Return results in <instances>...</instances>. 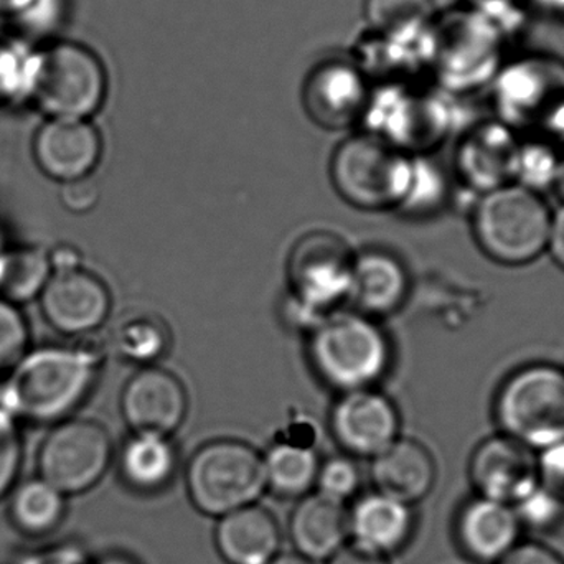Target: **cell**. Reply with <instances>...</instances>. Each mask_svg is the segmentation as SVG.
<instances>
[{"instance_id":"28","label":"cell","mask_w":564,"mask_h":564,"mask_svg":"<svg viewBox=\"0 0 564 564\" xmlns=\"http://www.w3.org/2000/svg\"><path fill=\"white\" fill-rule=\"evenodd\" d=\"M65 512V496L45 480L22 484L12 500L13 522L30 535L52 532Z\"/></svg>"},{"instance_id":"39","label":"cell","mask_w":564,"mask_h":564,"mask_svg":"<svg viewBox=\"0 0 564 564\" xmlns=\"http://www.w3.org/2000/svg\"><path fill=\"white\" fill-rule=\"evenodd\" d=\"M497 564H564L555 552L542 543H519L509 555Z\"/></svg>"},{"instance_id":"9","label":"cell","mask_w":564,"mask_h":564,"mask_svg":"<svg viewBox=\"0 0 564 564\" xmlns=\"http://www.w3.org/2000/svg\"><path fill=\"white\" fill-rule=\"evenodd\" d=\"M351 267L354 254L340 237L328 231L304 235L289 254L288 299L324 321L348 299Z\"/></svg>"},{"instance_id":"27","label":"cell","mask_w":564,"mask_h":564,"mask_svg":"<svg viewBox=\"0 0 564 564\" xmlns=\"http://www.w3.org/2000/svg\"><path fill=\"white\" fill-rule=\"evenodd\" d=\"M365 17L381 39L406 43L430 29L433 0H365Z\"/></svg>"},{"instance_id":"44","label":"cell","mask_w":564,"mask_h":564,"mask_svg":"<svg viewBox=\"0 0 564 564\" xmlns=\"http://www.w3.org/2000/svg\"><path fill=\"white\" fill-rule=\"evenodd\" d=\"M32 0H0V19H10Z\"/></svg>"},{"instance_id":"40","label":"cell","mask_w":564,"mask_h":564,"mask_svg":"<svg viewBox=\"0 0 564 564\" xmlns=\"http://www.w3.org/2000/svg\"><path fill=\"white\" fill-rule=\"evenodd\" d=\"M50 263L53 271L75 270L83 267V254L78 248L69 243L50 248Z\"/></svg>"},{"instance_id":"35","label":"cell","mask_w":564,"mask_h":564,"mask_svg":"<svg viewBox=\"0 0 564 564\" xmlns=\"http://www.w3.org/2000/svg\"><path fill=\"white\" fill-rule=\"evenodd\" d=\"M315 484L318 486V494L344 503L357 494L360 487V470L350 457H332L318 467Z\"/></svg>"},{"instance_id":"14","label":"cell","mask_w":564,"mask_h":564,"mask_svg":"<svg viewBox=\"0 0 564 564\" xmlns=\"http://www.w3.org/2000/svg\"><path fill=\"white\" fill-rule=\"evenodd\" d=\"M400 413L375 388L340 394L332 408L330 430L350 456L377 457L398 440Z\"/></svg>"},{"instance_id":"41","label":"cell","mask_w":564,"mask_h":564,"mask_svg":"<svg viewBox=\"0 0 564 564\" xmlns=\"http://www.w3.org/2000/svg\"><path fill=\"white\" fill-rule=\"evenodd\" d=\"M553 261L564 270V205L552 217V228H550L549 248Z\"/></svg>"},{"instance_id":"45","label":"cell","mask_w":564,"mask_h":564,"mask_svg":"<svg viewBox=\"0 0 564 564\" xmlns=\"http://www.w3.org/2000/svg\"><path fill=\"white\" fill-rule=\"evenodd\" d=\"M268 564H312V562H308L299 553H280L273 562Z\"/></svg>"},{"instance_id":"19","label":"cell","mask_w":564,"mask_h":564,"mask_svg":"<svg viewBox=\"0 0 564 564\" xmlns=\"http://www.w3.org/2000/svg\"><path fill=\"white\" fill-rule=\"evenodd\" d=\"M413 529L411 506L380 492L361 497L348 513V535L355 546L383 558L403 549Z\"/></svg>"},{"instance_id":"17","label":"cell","mask_w":564,"mask_h":564,"mask_svg":"<svg viewBox=\"0 0 564 564\" xmlns=\"http://www.w3.org/2000/svg\"><path fill=\"white\" fill-rule=\"evenodd\" d=\"M408 292L410 276L400 258L378 248L355 254L348 299L360 314L371 318L393 314L406 301Z\"/></svg>"},{"instance_id":"26","label":"cell","mask_w":564,"mask_h":564,"mask_svg":"<svg viewBox=\"0 0 564 564\" xmlns=\"http://www.w3.org/2000/svg\"><path fill=\"white\" fill-rule=\"evenodd\" d=\"M112 347L131 364L152 367L171 347V330L154 312H129L112 330Z\"/></svg>"},{"instance_id":"33","label":"cell","mask_w":564,"mask_h":564,"mask_svg":"<svg viewBox=\"0 0 564 564\" xmlns=\"http://www.w3.org/2000/svg\"><path fill=\"white\" fill-rule=\"evenodd\" d=\"M560 159L542 145L520 148L517 161L516 184L542 195L545 188H553Z\"/></svg>"},{"instance_id":"25","label":"cell","mask_w":564,"mask_h":564,"mask_svg":"<svg viewBox=\"0 0 564 564\" xmlns=\"http://www.w3.org/2000/svg\"><path fill=\"white\" fill-rule=\"evenodd\" d=\"M267 487L284 499L304 497L317 482L318 460L314 447L278 441L263 456Z\"/></svg>"},{"instance_id":"8","label":"cell","mask_w":564,"mask_h":564,"mask_svg":"<svg viewBox=\"0 0 564 564\" xmlns=\"http://www.w3.org/2000/svg\"><path fill=\"white\" fill-rule=\"evenodd\" d=\"M112 459L109 431L98 421L68 417L53 424L39 451L40 479L63 496L86 492Z\"/></svg>"},{"instance_id":"47","label":"cell","mask_w":564,"mask_h":564,"mask_svg":"<svg viewBox=\"0 0 564 564\" xmlns=\"http://www.w3.org/2000/svg\"><path fill=\"white\" fill-rule=\"evenodd\" d=\"M99 564H135L128 558H121V556H115V558L105 560V562Z\"/></svg>"},{"instance_id":"21","label":"cell","mask_w":564,"mask_h":564,"mask_svg":"<svg viewBox=\"0 0 564 564\" xmlns=\"http://www.w3.org/2000/svg\"><path fill=\"white\" fill-rule=\"evenodd\" d=\"M215 542L228 564H268L280 555L281 532L268 510L250 506L221 517Z\"/></svg>"},{"instance_id":"31","label":"cell","mask_w":564,"mask_h":564,"mask_svg":"<svg viewBox=\"0 0 564 564\" xmlns=\"http://www.w3.org/2000/svg\"><path fill=\"white\" fill-rule=\"evenodd\" d=\"M447 182L443 172L426 159L411 158L410 177L400 210L408 215H427L446 202Z\"/></svg>"},{"instance_id":"3","label":"cell","mask_w":564,"mask_h":564,"mask_svg":"<svg viewBox=\"0 0 564 564\" xmlns=\"http://www.w3.org/2000/svg\"><path fill=\"white\" fill-rule=\"evenodd\" d=\"M552 210L542 195L509 184L480 195L473 234L482 253L503 267H525L549 248Z\"/></svg>"},{"instance_id":"22","label":"cell","mask_w":564,"mask_h":564,"mask_svg":"<svg viewBox=\"0 0 564 564\" xmlns=\"http://www.w3.org/2000/svg\"><path fill=\"white\" fill-rule=\"evenodd\" d=\"M291 539L299 555L308 562L334 558L348 536V513L344 503L322 494L304 497L291 517Z\"/></svg>"},{"instance_id":"2","label":"cell","mask_w":564,"mask_h":564,"mask_svg":"<svg viewBox=\"0 0 564 564\" xmlns=\"http://www.w3.org/2000/svg\"><path fill=\"white\" fill-rule=\"evenodd\" d=\"M307 357L318 380L344 394L383 380L393 347L375 318L360 312H332L308 334Z\"/></svg>"},{"instance_id":"37","label":"cell","mask_w":564,"mask_h":564,"mask_svg":"<svg viewBox=\"0 0 564 564\" xmlns=\"http://www.w3.org/2000/svg\"><path fill=\"white\" fill-rule=\"evenodd\" d=\"M540 486L564 502V443L540 451Z\"/></svg>"},{"instance_id":"13","label":"cell","mask_w":564,"mask_h":564,"mask_svg":"<svg viewBox=\"0 0 564 564\" xmlns=\"http://www.w3.org/2000/svg\"><path fill=\"white\" fill-rule=\"evenodd\" d=\"M121 413L132 433L171 437L187 417V390L181 378L165 368H141L124 384Z\"/></svg>"},{"instance_id":"6","label":"cell","mask_w":564,"mask_h":564,"mask_svg":"<svg viewBox=\"0 0 564 564\" xmlns=\"http://www.w3.org/2000/svg\"><path fill=\"white\" fill-rule=\"evenodd\" d=\"M187 489L205 516L221 519L254 506L268 489L263 456L243 441H210L188 463Z\"/></svg>"},{"instance_id":"7","label":"cell","mask_w":564,"mask_h":564,"mask_svg":"<svg viewBox=\"0 0 564 564\" xmlns=\"http://www.w3.org/2000/svg\"><path fill=\"white\" fill-rule=\"evenodd\" d=\"M410 171L411 155L368 132L341 142L330 161L335 191L348 204L368 212L400 207Z\"/></svg>"},{"instance_id":"20","label":"cell","mask_w":564,"mask_h":564,"mask_svg":"<svg viewBox=\"0 0 564 564\" xmlns=\"http://www.w3.org/2000/svg\"><path fill=\"white\" fill-rule=\"evenodd\" d=\"M371 477L378 492L413 506L433 490L436 464L423 444L398 437L383 453L373 457Z\"/></svg>"},{"instance_id":"48","label":"cell","mask_w":564,"mask_h":564,"mask_svg":"<svg viewBox=\"0 0 564 564\" xmlns=\"http://www.w3.org/2000/svg\"><path fill=\"white\" fill-rule=\"evenodd\" d=\"M7 247H9V245H7L6 235L0 230V254L3 253V250H6Z\"/></svg>"},{"instance_id":"29","label":"cell","mask_w":564,"mask_h":564,"mask_svg":"<svg viewBox=\"0 0 564 564\" xmlns=\"http://www.w3.org/2000/svg\"><path fill=\"white\" fill-rule=\"evenodd\" d=\"M69 19L72 0H32L6 22L10 36L39 48L63 39Z\"/></svg>"},{"instance_id":"5","label":"cell","mask_w":564,"mask_h":564,"mask_svg":"<svg viewBox=\"0 0 564 564\" xmlns=\"http://www.w3.org/2000/svg\"><path fill=\"white\" fill-rule=\"evenodd\" d=\"M500 433L533 451L564 443V370L533 364L510 375L496 394Z\"/></svg>"},{"instance_id":"38","label":"cell","mask_w":564,"mask_h":564,"mask_svg":"<svg viewBox=\"0 0 564 564\" xmlns=\"http://www.w3.org/2000/svg\"><path fill=\"white\" fill-rule=\"evenodd\" d=\"M99 198H101V192L91 177L63 184L62 191H59V202H62L63 208L76 215L95 210Z\"/></svg>"},{"instance_id":"1","label":"cell","mask_w":564,"mask_h":564,"mask_svg":"<svg viewBox=\"0 0 564 564\" xmlns=\"http://www.w3.org/2000/svg\"><path fill=\"white\" fill-rule=\"evenodd\" d=\"M102 351L95 345L30 348L0 383L2 404L17 421L56 424L89 397Z\"/></svg>"},{"instance_id":"11","label":"cell","mask_w":564,"mask_h":564,"mask_svg":"<svg viewBox=\"0 0 564 564\" xmlns=\"http://www.w3.org/2000/svg\"><path fill=\"white\" fill-rule=\"evenodd\" d=\"M469 477L477 497L513 507L540 486L539 456L500 433L476 447L470 456Z\"/></svg>"},{"instance_id":"32","label":"cell","mask_w":564,"mask_h":564,"mask_svg":"<svg viewBox=\"0 0 564 564\" xmlns=\"http://www.w3.org/2000/svg\"><path fill=\"white\" fill-rule=\"evenodd\" d=\"M30 327L20 305L0 297V375H7L30 350Z\"/></svg>"},{"instance_id":"36","label":"cell","mask_w":564,"mask_h":564,"mask_svg":"<svg viewBox=\"0 0 564 564\" xmlns=\"http://www.w3.org/2000/svg\"><path fill=\"white\" fill-rule=\"evenodd\" d=\"M22 463L19 421L0 406V497L12 487Z\"/></svg>"},{"instance_id":"12","label":"cell","mask_w":564,"mask_h":564,"mask_svg":"<svg viewBox=\"0 0 564 564\" xmlns=\"http://www.w3.org/2000/svg\"><path fill=\"white\" fill-rule=\"evenodd\" d=\"M101 155V132L88 119L45 118L32 138L36 169L59 185L91 177Z\"/></svg>"},{"instance_id":"42","label":"cell","mask_w":564,"mask_h":564,"mask_svg":"<svg viewBox=\"0 0 564 564\" xmlns=\"http://www.w3.org/2000/svg\"><path fill=\"white\" fill-rule=\"evenodd\" d=\"M328 564H388L383 556L373 555L365 550L351 546V549H341L334 558L328 560Z\"/></svg>"},{"instance_id":"18","label":"cell","mask_w":564,"mask_h":564,"mask_svg":"<svg viewBox=\"0 0 564 564\" xmlns=\"http://www.w3.org/2000/svg\"><path fill=\"white\" fill-rule=\"evenodd\" d=\"M519 152V144L506 128L480 129L457 152L460 181L480 195L513 184Z\"/></svg>"},{"instance_id":"16","label":"cell","mask_w":564,"mask_h":564,"mask_svg":"<svg viewBox=\"0 0 564 564\" xmlns=\"http://www.w3.org/2000/svg\"><path fill=\"white\" fill-rule=\"evenodd\" d=\"M522 529L513 507L476 497L457 513L456 540L474 562L497 564L519 545Z\"/></svg>"},{"instance_id":"23","label":"cell","mask_w":564,"mask_h":564,"mask_svg":"<svg viewBox=\"0 0 564 564\" xmlns=\"http://www.w3.org/2000/svg\"><path fill=\"white\" fill-rule=\"evenodd\" d=\"M177 469V451L171 437L134 433L121 453L126 482L142 492H154L171 482Z\"/></svg>"},{"instance_id":"15","label":"cell","mask_w":564,"mask_h":564,"mask_svg":"<svg viewBox=\"0 0 564 564\" xmlns=\"http://www.w3.org/2000/svg\"><path fill=\"white\" fill-rule=\"evenodd\" d=\"M302 101L315 124L344 129L364 118L370 93L358 66L344 59H327L305 79Z\"/></svg>"},{"instance_id":"24","label":"cell","mask_w":564,"mask_h":564,"mask_svg":"<svg viewBox=\"0 0 564 564\" xmlns=\"http://www.w3.org/2000/svg\"><path fill=\"white\" fill-rule=\"evenodd\" d=\"M50 248L22 243L0 254V297L15 305L39 299L52 276Z\"/></svg>"},{"instance_id":"4","label":"cell","mask_w":564,"mask_h":564,"mask_svg":"<svg viewBox=\"0 0 564 564\" xmlns=\"http://www.w3.org/2000/svg\"><path fill=\"white\" fill-rule=\"evenodd\" d=\"M108 91V69L85 43L63 36L36 48L30 105L45 118L91 121L105 106Z\"/></svg>"},{"instance_id":"43","label":"cell","mask_w":564,"mask_h":564,"mask_svg":"<svg viewBox=\"0 0 564 564\" xmlns=\"http://www.w3.org/2000/svg\"><path fill=\"white\" fill-rule=\"evenodd\" d=\"M516 2L517 0H464V3L470 9L487 13V15L506 12L507 9L516 6Z\"/></svg>"},{"instance_id":"10","label":"cell","mask_w":564,"mask_h":564,"mask_svg":"<svg viewBox=\"0 0 564 564\" xmlns=\"http://www.w3.org/2000/svg\"><path fill=\"white\" fill-rule=\"evenodd\" d=\"M46 324L65 337H89L108 321V285L85 267L53 271L39 297Z\"/></svg>"},{"instance_id":"34","label":"cell","mask_w":564,"mask_h":564,"mask_svg":"<svg viewBox=\"0 0 564 564\" xmlns=\"http://www.w3.org/2000/svg\"><path fill=\"white\" fill-rule=\"evenodd\" d=\"M522 527L535 532H550L558 529L564 520V502L545 487L539 486L532 494L513 506Z\"/></svg>"},{"instance_id":"30","label":"cell","mask_w":564,"mask_h":564,"mask_svg":"<svg viewBox=\"0 0 564 564\" xmlns=\"http://www.w3.org/2000/svg\"><path fill=\"white\" fill-rule=\"evenodd\" d=\"M35 65V46L0 36V108L30 105Z\"/></svg>"},{"instance_id":"46","label":"cell","mask_w":564,"mask_h":564,"mask_svg":"<svg viewBox=\"0 0 564 564\" xmlns=\"http://www.w3.org/2000/svg\"><path fill=\"white\" fill-rule=\"evenodd\" d=\"M556 194L564 202V159H560L558 171H556L555 184H553Z\"/></svg>"}]
</instances>
